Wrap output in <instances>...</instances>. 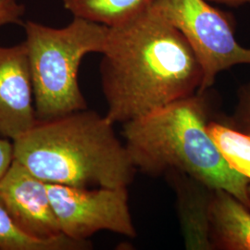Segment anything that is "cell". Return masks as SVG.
Returning a JSON list of instances; mask_svg holds the SVG:
<instances>
[{
	"mask_svg": "<svg viewBox=\"0 0 250 250\" xmlns=\"http://www.w3.org/2000/svg\"><path fill=\"white\" fill-rule=\"evenodd\" d=\"M108 28L99 72L109 122L124 125L199 91L197 56L157 11Z\"/></svg>",
	"mask_w": 250,
	"mask_h": 250,
	"instance_id": "cell-1",
	"label": "cell"
},
{
	"mask_svg": "<svg viewBox=\"0 0 250 250\" xmlns=\"http://www.w3.org/2000/svg\"><path fill=\"white\" fill-rule=\"evenodd\" d=\"M210 89L172 102L123 125L125 145L137 171L177 170L212 189H224L250 208V181L224 160L208 133L216 115Z\"/></svg>",
	"mask_w": 250,
	"mask_h": 250,
	"instance_id": "cell-2",
	"label": "cell"
},
{
	"mask_svg": "<svg viewBox=\"0 0 250 250\" xmlns=\"http://www.w3.org/2000/svg\"><path fill=\"white\" fill-rule=\"evenodd\" d=\"M13 145L14 159L47 184L128 188L137 172L114 124L88 108L37 121Z\"/></svg>",
	"mask_w": 250,
	"mask_h": 250,
	"instance_id": "cell-3",
	"label": "cell"
},
{
	"mask_svg": "<svg viewBox=\"0 0 250 250\" xmlns=\"http://www.w3.org/2000/svg\"><path fill=\"white\" fill-rule=\"evenodd\" d=\"M23 26L37 121L88 108L79 86V68L87 54L104 51L109 28L77 17L63 28L32 21Z\"/></svg>",
	"mask_w": 250,
	"mask_h": 250,
	"instance_id": "cell-4",
	"label": "cell"
},
{
	"mask_svg": "<svg viewBox=\"0 0 250 250\" xmlns=\"http://www.w3.org/2000/svg\"><path fill=\"white\" fill-rule=\"evenodd\" d=\"M151 9L180 31L197 56L203 72L200 92L211 89L220 72L250 64V48L235 40L229 14L206 0H156Z\"/></svg>",
	"mask_w": 250,
	"mask_h": 250,
	"instance_id": "cell-5",
	"label": "cell"
},
{
	"mask_svg": "<svg viewBox=\"0 0 250 250\" xmlns=\"http://www.w3.org/2000/svg\"><path fill=\"white\" fill-rule=\"evenodd\" d=\"M61 231L75 240H88L100 231L136 237L127 187L77 188L47 184Z\"/></svg>",
	"mask_w": 250,
	"mask_h": 250,
	"instance_id": "cell-6",
	"label": "cell"
},
{
	"mask_svg": "<svg viewBox=\"0 0 250 250\" xmlns=\"http://www.w3.org/2000/svg\"><path fill=\"white\" fill-rule=\"evenodd\" d=\"M0 204L19 229L35 239L51 240L63 234L46 183L15 159L0 180Z\"/></svg>",
	"mask_w": 250,
	"mask_h": 250,
	"instance_id": "cell-7",
	"label": "cell"
},
{
	"mask_svg": "<svg viewBox=\"0 0 250 250\" xmlns=\"http://www.w3.org/2000/svg\"><path fill=\"white\" fill-rule=\"evenodd\" d=\"M36 123L26 44L0 45V135L14 141Z\"/></svg>",
	"mask_w": 250,
	"mask_h": 250,
	"instance_id": "cell-8",
	"label": "cell"
},
{
	"mask_svg": "<svg viewBox=\"0 0 250 250\" xmlns=\"http://www.w3.org/2000/svg\"><path fill=\"white\" fill-rule=\"evenodd\" d=\"M211 250H250V208L224 189H212L208 208Z\"/></svg>",
	"mask_w": 250,
	"mask_h": 250,
	"instance_id": "cell-9",
	"label": "cell"
},
{
	"mask_svg": "<svg viewBox=\"0 0 250 250\" xmlns=\"http://www.w3.org/2000/svg\"><path fill=\"white\" fill-rule=\"evenodd\" d=\"M165 175L176 192L186 248L211 250L208 238V208L212 188L177 170H170Z\"/></svg>",
	"mask_w": 250,
	"mask_h": 250,
	"instance_id": "cell-10",
	"label": "cell"
},
{
	"mask_svg": "<svg viewBox=\"0 0 250 250\" xmlns=\"http://www.w3.org/2000/svg\"><path fill=\"white\" fill-rule=\"evenodd\" d=\"M156 0H62L73 17L107 27H117L138 18L151 9Z\"/></svg>",
	"mask_w": 250,
	"mask_h": 250,
	"instance_id": "cell-11",
	"label": "cell"
},
{
	"mask_svg": "<svg viewBox=\"0 0 250 250\" xmlns=\"http://www.w3.org/2000/svg\"><path fill=\"white\" fill-rule=\"evenodd\" d=\"M208 133L224 160L250 181V135L233 128L216 115L207 126Z\"/></svg>",
	"mask_w": 250,
	"mask_h": 250,
	"instance_id": "cell-12",
	"label": "cell"
},
{
	"mask_svg": "<svg viewBox=\"0 0 250 250\" xmlns=\"http://www.w3.org/2000/svg\"><path fill=\"white\" fill-rule=\"evenodd\" d=\"M89 240H75L65 234L51 240H38L25 234L13 223L0 204V250H87Z\"/></svg>",
	"mask_w": 250,
	"mask_h": 250,
	"instance_id": "cell-13",
	"label": "cell"
},
{
	"mask_svg": "<svg viewBox=\"0 0 250 250\" xmlns=\"http://www.w3.org/2000/svg\"><path fill=\"white\" fill-rule=\"evenodd\" d=\"M224 119L233 128L250 135V81L237 91V102L232 116H224Z\"/></svg>",
	"mask_w": 250,
	"mask_h": 250,
	"instance_id": "cell-14",
	"label": "cell"
},
{
	"mask_svg": "<svg viewBox=\"0 0 250 250\" xmlns=\"http://www.w3.org/2000/svg\"><path fill=\"white\" fill-rule=\"evenodd\" d=\"M25 12V7L20 0H0V27L20 23Z\"/></svg>",
	"mask_w": 250,
	"mask_h": 250,
	"instance_id": "cell-15",
	"label": "cell"
},
{
	"mask_svg": "<svg viewBox=\"0 0 250 250\" xmlns=\"http://www.w3.org/2000/svg\"><path fill=\"white\" fill-rule=\"evenodd\" d=\"M14 161L13 141L6 137H0V180L9 170Z\"/></svg>",
	"mask_w": 250,
	"mask_h": 250,
	"instance_id": "cell-16",
	"label": "cell"
},
{
	"mask_svg": "<svg viewBox=\"0 0 250 250\" xmlns=\"http://www.w3.org/2000/svg\"><path fill=\"white\" fill-rule=\"evenodd\" d=\"M223 2H228V3H235V4H238V3H244V2H249L250 0H222Z\"/></svg>",
	"mask_w": 250,
	"mask_h": 250,
	"instance_id": "cell-17",
	"label": "cell"
},
{
	"mask_svg": "<svg viewBox=\"0 0 250 250\" xmlns=\"http://www.w3.org/2000/svg\"><path fill=\"white\" fill-rule=\"evenodd\" d=\"M249 192H250V187H249Z\"/></svg>",
	"mask_w": 250,
	"mask_h": 250,
	"instance_id": "cell-18",
	"label": "cell"
}]
</instances>
